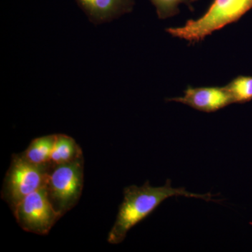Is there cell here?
<instances>
[{
  "label": "cell",
  "mask_w": 252,
  "mask_h": 252,
  "mask_svg": "<svg viewBox=\"0 0 252 252\" xmlns=\"http://www.w3.org/2000/svg\"><path fill=\"white\" fill-rule=\"evenodd\" d=\"M177 196L215 201L213 199L215 195L212 194L193 193L187 191L185 188H174L170 180L162 187H152L147 181L141 187L131 185L126 187L124 200L109 231L107 241L112 245L122 243L129 230L149 216L164 200Z\"/></svg>",
  "instance_id": "obj_1"
},
{
  "label": "cell",
  "mask_w": 252,
  "mask_h": 252,
  "mask_svg": "<svg viewBox=\"0 0 252 252\" xmlns=\"http://www.w3.org/2000/svg\"><path fill=\"white\" fill-rule=\"evenodd\" d=\"M252 9V0H213L201 17L189 20L182 27L167 28L166 32L194 44L214 32L237 22Z\"/></svg>",
  "instance_id": "obj_2"
},
{
  "label": "cell",
  "mask_w": 252,
  "mask_h": 252,
  "mask_svg": "<svg viewBox=\"0 0 252 252\" xmlns=\"http://www.w3.org/2000/svg\"><path fill=\"white\" fill-rule=\"evenodd\" d=\"M53 164H36L23 153L13 154L10 166L3 181L1 196L12 212L30 194L46 187Z\"/></svg>",
  "instance_id": "obj_3"
},
{
  "label": "cell",
  "mask_w": 252,
  "mask_h": 252,
  "mask_svg": "<svg viewBox=\"0 0 252 252\" xmlns=\"http://www.w3.org/2000/svg\"><path fill=\"white\" fill-rule=\"evenodd\" d=\"M84 158L53 165L46 185L48 197L61 217L77 205L84 188Z\"/></svg>",
  "instance_id": "obj_4"
},
{
  "label": "cell",
  "mask_w": 252,
  "mask_h": 252,
  "mask_svg": "<svg viewBox=\"0 0 252 252\" xmlns=\"http://www.w3.org/2000/svg\"><path fill=\"white\" fill-rule=\"evenodd\" d=\"M16 221L23 230L45 235L61 218L50 201L46 187L30 194L14 209Z\"/></svg>",
  "instance_id": "obj_5"
},
{
  "label": "cell",
  "mask_w": 252,
  "mask_h": 252,
  "mask_svg": "<svg viewBox=\"0 0 252 252\" xmlns=\"http://www.w3.org/2000/svg\"><path fill=\"white\" fill-rule=\"evenodd\" d=\"M168 102L187 104L200 112L211 113L233 104L225 87H198L188 86L182 97L166 99Z\"/></svg>",
  "instance_id": "obj_6"
},
{
  "label": "cell",
  "mask_w": 252,
  "mask_h": 252,
  "mask_svg": "<svg viewBox=\"0 0 252 252\" xmlns=\"http://www.w3.org/2000/svg\"><path fill=\"white\" fill-rule=\"evenodd\" d=\"M94 25L109 23L130 13L135 0H74Z\"/></svg>",
  "instance_id": "obj_7"
},
{
  "label": "cell",
  "mask_w": 252,
  "mask_h": 252,
  "mask_svg": "<svg viewBox=\"0 0 252 252\" xmlns=\"http://www.w3.org/2000/svg\"><path fill=\"white\" fill-rule=\"evenodd\" d=\"M82 157V149L74 138L65 134H56L50 160L53 165L66 163Z\"/></svg>",
  "instance_id": "obj_8"
},
{
  "label": "cell",
  "mask_w": 252,
  "mask_h": 252,
  "mask_svg": "<svg viewBox=\"0 0 252 252\" xmlns=\"http://www.w3.org/2000/svg\"><path fill=\"white\" fill-rule=\"evenodd\" d=\"M56 134L43 136L34 139L28 148L22 152L25 157L32 162L44 164L50 162L54 149Z\"/></svg>",
  "instance_id": "obj_9"
},
{
  "label": "cell",
  "mask_w": 252,
  "mask_h": 252,
  "mask_svg": "<svg viewBox=\"0 0 252 252\" xmlns=\"http://www.w3.org/2000/svg\"><path fill=\"white\" fill-rule=\"evenodd\" d=\"M225 87L233 103L243 104L252 100V77L239 76Z\"/></svg>",
  "instance_id": "obj_10"
},
{
  "label": "cell",
  "mask_w": 252,
  "mask_h": 252,
  "mask_svg": "<svg viewBox=\"0 0 252 252\" xmlns=\"http://www.w3.org/2000/svg\"><path fill=\"white\" fill-rule=\"evenodd\" d=\"M157 9L158 16L160 19L173 17L175 15L180 13L179 5L180 4H187L190 11H193L192 3L198 0H150Z\"/></svg>",
  "instance_id": "obj_11"
}]
</instances>
